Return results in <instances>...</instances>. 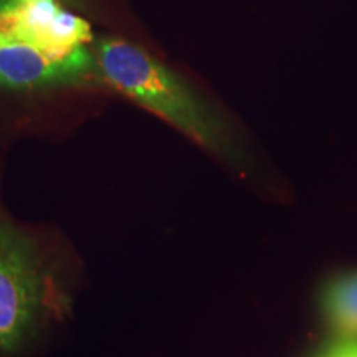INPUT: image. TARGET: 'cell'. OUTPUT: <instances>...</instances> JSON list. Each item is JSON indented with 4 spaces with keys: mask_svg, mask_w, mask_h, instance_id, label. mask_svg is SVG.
Segmentation results:
<instances>
[{
    "mask_svg": "<svg viewBox=\"0 0 357 357\" xmlns=\"http://www.w3.org/2000/svg\"><path fill=\"white\" fill-rule=\"evenodd\" d=\"M101 77L116 91L153 111L211 153L243 160L225 121L197 98L177 75L132 43L105 38L96 47Z\"/></svg>",
    "mask_w": 357,
    "mask_h": 357,
    "instance_id": "1",
    "label": "cell"
},
{
    "mask_svg": "<svg viewBox=\"0 0 357 357\" xmlns=\"http://www.w3.org/2000/svg\"><path fill=\"white\" fill-rule=\"evenodd\" d=\"M70 306L48 253L10 222L0 220V354H12Z\"/></svg>",
    "mask_w": 357,
    "mask_h": 357,
    "instance_id": "2",
    "label": "cell"
},
{
    "mask_svg": "<svg viewBox=\"0 0 357 357\" xmlns=\"http://www.w3.org/2000/svg\"><path fill=\"white\" fill-rule=\"evenodd\" d=\"M86 70L60 63L37 45L22 40H0V86L29 89L77 82Z\"/></svg>",
    "mask_w": 357,
    "mask_h": 357,
    "instance_id": "3",
    "label": "cell"
},
{
    "mask_svg": "<svg viewBox=\"0 0 357 357\" xmlns=\"http://www.w3.org/2000/svg\"><path fill=\"white\" fill-rule=\"evenodd\" d=\"M321 311L334 337H357V270L326 283L321 293Z\"/></svg>",
    "mask_w": 357,
    "mask_h": 357,
    "instance_id": "4",
    "label": "cell"
},
{
    "mask_svg": "<svg viewBox=\"0 0 357 357\" xmlns=\"http://www.w3.org/2000/svg\"><path fill=\"white\" fill-rule=\"evenodd\" d=\"M22 22V42L37 45L43 52H47L48 30L56 19L58 7L56 0H17ZM52 58V56H50Z\"/></svg>",
    "mask_w": 357,
    "mask_h": 357,
    "instance_id": "5",
    "label": "cell"
},
{
    "mask_svg": "<svg viewBox=\"0 0 357 357\" xmlns=\"http://www.w3.org/2000/svg\"><path fill=\"white\" fill-rule=\"evenodd\" d=\"M311 357H349V354L337 344V341L331 339V341L326 342V344L321 347L319 351H316Z\"/></svg>",
    "mask_w": 357,
    "mask_h": 357,
    "instance_id": "6",
    "label": "cell"
},
{
    "mask_svg": "<svg viewBox=\"0 0 357 357\" xmlns=\"http://www.w3.org/2000/svg\"><path fill=\"white\" fill-rule=\"evenodd\" d=\"M334 341H337V344L344 349L349 357H357V337L354 339H341V337H333Z\"/></svg>",
    "mask_w": 357,
    "mask_h": 357,
    "instance_id": "7",
    "label": "cell"
}]
</instances>
